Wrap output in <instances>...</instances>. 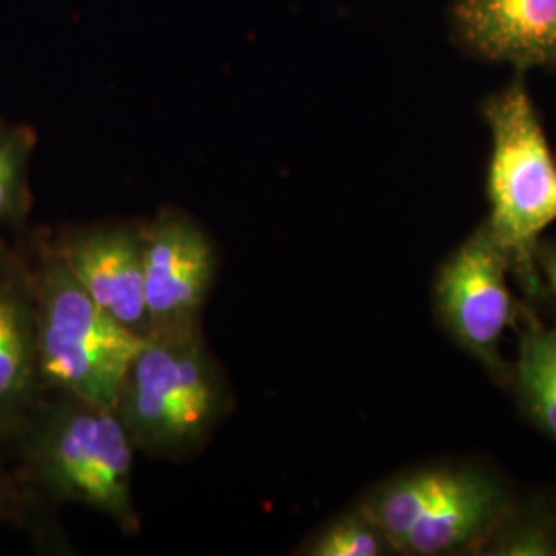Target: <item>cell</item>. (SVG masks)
<instances>
[{
	"mask_svg": "<svg viewBox=\"0 0 556 556\" xmlns=\"http://www.w3.org/2000/svg\"><path fill=\"white\" fill-rule=\"evenodd\" d=\"M491 137L486 165V200L491 229L511 262L528 303H546L538 273L536 245L556 223V153L530 93L526 73L480 103Z\"/></svg>",
	"mask_w": 556,
	"mask_h": 556,
	"instance_id": "cell-1",
	"label": "cell"
},
{
	"mask_svg": "<svg viewBox=\"0 0 556 556\" xmlns=\"http://www.w3.org/2000/svg\"><path fill=\"white\" fill-rule=\"evenodd\" d=\"M516 498L495 466L452 457L381 480L357 505L388 538L394 555H477Z\"/></svg>",
	"mask_w": 556,
	"mask_h": 556,
	"instance_id": "cell-2",
	"label": "cell"
},
{
	"mask_svg": "<svg viewBox=\"0 0 556 556\" xmlns=\"http://www.w3.org/2000/svg\"><path fill=\"white\" fill-rule=\"evenodd\" d=\"M227 404V381L199 321L144 338L122 383L116 413L135 450L181 457L206 443Z\"/></svg>",
	"mask_w": 556,
	"mask_h": 556,
	"instance_id": "cell-3",
	"label": "cell"
},
{
	"mask_svg": "<svg viewBox=\"0 0 556 556\" xmlns=\"http://www.w3.org/2000/svg\"><path fill=\"white\" fill-rule=\"evenodd\" d=\"M36 278L40 383L87 404L116 410L119 390L144 338L85 293L59 252Z\"/></svg>",
	"mask_w": 556,
	"mask_h": 556,
	"instance_id": "cell-4",
	"label": "cell"
},
{
	"mask_svg": "<svg viewBox=\"0 0 556 556\" xmlns=\"http://www.w3.org/2000/svg\"><path fill=\"white\" fill-rule=\"evenodd\" d=\"M62 396L29 429L25 452L34 477L52 497L87 505L135 530V445L118 413Z\"/></svg>",
	"mask_w": 556,
	"mask_h": 556,
	"instance_id": "cell-5",
	"label": "cell"
},
{
	"mask_svg": "<svg viewBox=\"0 0 556 556\" xmlns=\"http://www.w3.org/2000/svg\"><path fill=\"white\" fill-rule=\"evenodd\" d=\"M511 262L484 220L443 260L433 280L441 330L497 386L509 388L514 361L501 342L516 328L521 303L511 289Z\"/></svg>",
	"mask_w": 556,
	"mask_h": 556,
	"instance_id": "cell-6",
	"label": "cell"
},
{
	"mask_svg": "<svg viewBox=\"0 0 556 556\" xmlns=\"http://www.w3.org/2000/svg\"><path fill=\"white\" fill-rule=\"evenodd\" d=\"M140 238L149 334L199 324L217 270L208 236L186 213L167 208Z\"/></svg>",
	"mask_w": 556,
	"mask_h": 556,
	"instance_id": "cell-7",
	"label": "cell"
},
{
	"mask_svg": "<svg viewBox=\"0 0 556 556\" xmlns=\"http://www.w3.org/2000/svg\"><path fill=\"white\" fill-rule=\"evenodd\" d=\"M456 43L516 73L556 68V0H452Z\"/></svg>",
	"mask_w": 556,
	"mask_h": 556,
	"instance_id": "cell-8",
	"label": "cell"
},
{
	"mask_svg": "<svg viewBox=\"0 0 556 556\" xmlns=\"http://www.w3.org/2000/svg\"><path fill=\"white\" fill-rule=\"evenodd\" d=\"M59 254L101 309L140 337H149L139 229L126 225L87 229L66 239Z\"/></svg>",
	"mask_w": 556,
	"mask_h": 556,
	"instance_id": "cell-9",
	"label": "cell"
},
{
	"mask_svg": "<svg viewBox=\"0 0 556 556\" xmlns=\"http://www.w3.org/2000/svg\"><path fill=\"white\" fill-rule=\"evenodd\" d=\"M38 386L36 278L0 248V425L21 418Z\"/></svg>",
	"mask_w": 556,
	"mask_h": 556,
	"instance_id": "cell-10",
	"label": "cell"
},
{
	"mask_svg": "<svg viewBox=\"0 0 556 556\" xmlns=\"http://www.w3.org/2000/svg\"><path fill=\"white\" fill-rule=\"evenodd\" d=\"M516 330L517 357L507 390L521 417L556 443V326H546L536 305L523 299Z\"/></svg>",
	"mask_w": 556,
	"mask_h": 556,
	"instance_id": "cell-11",
	"label": "cell"
},
{
	"mask_svg": "<svg viewBox=\"0 0 556 556\" xmlns=\"http://www.w3.org/2000/svg\"><path fill=\"white\" fill-rule=\"evenodd\" d=\"M478 556H556V493L516 495Z\"/></svg>",
	"mask_w": 556,
	"mask_h": 556,
	"instance_id": "cell-12",
	"label": "cell"
},
{
	"mask_svg": "<svg viewBox=\"0 0 556 556\" xmlns=\"http://www.w3.org/2000/svg\"><path fill=\"white\" fill-rule=\"evenodd\" d=\"M38 135L27 124L0 116V225L15 227L27 219L31 206L29 163Z\"/></svg>",
	"mask_w": 556,
	"mask_h": 556,
	"instance_id": "cell-13",
	"label": "cell"
},
{
	"mask_svg": "<svg viewBox=\"0 0 556 556\" xmlns=\"http://www.w3.org/2000/svg\"><path fill=\"white\" fill-rule=\"evenodd\" d=\"M301 555L307 556H386L394 555L388 538L358 505L330 519L309 538Z\"/></svg>",
	"mask_w": 556,
	"mask_h": 556,
	"instance_id": "cell-14",
	"label": "cell"
},
{
	"mask_svg": "<svg viewBox=\"0 0 556 556\" xmlns=\"http://www.w3.org/2000/svg\"><path fill=\"white\" fill-rule=\"evenodd\" d=\"M538 273L544 285L546 301L555 305L556 312V241L555 239L542 238L538 241L536 254Z\"/></svg>",
	"mask_w": 556,
	"mask_h": 556,
	"instance_id": "cell-15",
	"label": "cell"
}]
</instances>
